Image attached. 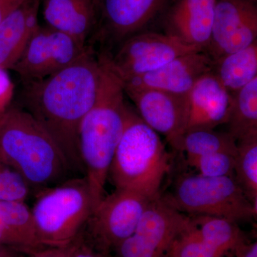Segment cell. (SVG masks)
<instances>
[{
	"label": "cell",
	"mask_w": 257,
	"mask_h": 257,
	"mask_svg": "<svg viewBox=\"0 0 257 257\" xmlns=\"http://www.w3.org/2000/svg\"><path fill=\"white\" fill-rule=\"evenodd\" d=\"M101 71L100 58L90 47L78 60L60 72L23 82L20 107L53 139L75 176L84 175L78 131L97 98Z\"/></svg>",
	"instance_id": "obj_1"
},
{
	"label": "cell",
	"mask_w": 257,
	"mask_h": 257,
	"mask_svg": "<svg viewBox=\"0 0 257 257\" xmlns=\"http://www.w3.org/2000/svg\"><path fill=\"white\" fill-rule=\"evenodd\" d=\"M102 64L95 103L79 125L78 147L84 177L92 195L94 210L104 197V187L130 108L119 79Z\"/></svg>",
	"instance_id": "obj_2"
},
{
	"label": "cell",
	"mask_w": 257,
	"mask_h": 257,
	"mask_svg": "<svg viewBox=\"0 0 257 257\" xmlns=\"http://www.w3.org/2000/svg\"><path fill=\"white\" fill-rule=\"evenodd\" d=\"M0 160L36 193L76 177L53 139L19 106L0 119Z\"/></svg>",
	"instance_id": "obj_3"
},
{
	"label": "cell",
	"mask_w": 257,
	"mask_h": 257,
	"mask_svg": "<svg viewBox=\"0 0 257 257\" xmlns=\"http://www.w3.org/2000/svg\"><path fill=\"white\" fill-rule=\"evenodd\" d=\"M170 168V154L159 134L130 109L108 177L116 189L135 191L154 199L160 196Z\"/></svg>",
	"instance_id": "obj_4"
},
{
	"label": "cell",
	"mask_w": 257,
	"mask_h": 257,
	"mask_svg": "<svg viewBox=\"0 0 257 257\" xmlns=\"http://www.w3.org/2000/svg\"><path fill=\"white\" fill-rule=\"evenodd\" d=\"M36 194L31 211L40 243L46 247L69 246L94 211L87 179L82 176L70 177Z\"/></svg>",
	"instance_id": "obj_5"
},
{
	"label": "cell",
	"mask_w": 257,
	"mask_h": 257,
	"mask_svg": "<svg viewBox=\"0 0 257 257\" xmlns=\"http://www.w3.org/2000/svg\"><path fill=\"white\" fill-rule=\"evenodd\" d=\"M165 199L192 216L223 217L238 222L256 216V208L234 176L210 177L197 174L181 177L173 194Z\"/></svg>",
	"instance_id": "obj_6"
},
{
	"label": "cell",
	"mask_w": 257,
	"mask_h": 257,
	"mask_svg": "<svg viewBox=\"0 0 257 257\" xmlns=\"http://www.w3.org/2000/svg\"><path fill=\"white\" fill-rule=\"evenodd\" d=\"M197 51L202 50L167 34L140 32L119 44L113 55L102 53L99 57L120 82H124Z\"/></svg>",
	"instance_id": "obj_7"
},
{
	"label": "cell",
	"mask_w": 257,
	"mask_h": 257,
	"mask_svg": "<svg viewBox=\"0 0 257 257\" xmlns=\"http://www.w3.org/2000/svg\"><path fill=\"white\" fill-rule=\"evenodd\" d=\"M190 221L191 216L160 195L149 203L135 233L113 250L114 257H167L174 239Z\"/></svg>",
	"instance_id": "obj_8"
},
{
	"label": "cell",
	"mask_w": 257,
	"mask_h": 257,
	"mask_svg": "<svg viewBox=\"0 0 257 257\" xmlns=\"http://www.w3.org/2000/svg\"><path fill=\"white\" fill-rule=\"evenodd\" d=\"M154 199L135 191L116 189L101 199L84 231L99 247L111 253L135 233L144 211Z\"/></svg>",
	"instance_id": "obj_9"
},
{
	"label": "cell",
	"mask_w": 257,
	"mask_h": 257,
	"mask_svg": "<svg viewBox=\"0 0 257 257\" xmlns=\"http://www.w3.org/2000/svg\"><path fill=\"white\" fill-rule=\"evenodd\" d=\"M89 47L47 25H39L11 69L23 82L46 78L74 63Z\"/></svg>",
	"instance_id": "obj_10"
},
{
	"label": "cell",
	"mask_w": 257,
	"mask_h": 257,
	"mask_svg": "<svg viewBox=\"0 0 257 257\" xmlns=\"http://www.w3.org/2000/svg\"><path fill=\"white\" fill-rule=\"evenodd\" d=\"M257 42L254 0H216L210 40L204 52L213 60Z\"/></svg>",
	"instance_id": "obj_11"
},
{
	"label": "cell",
	"mask_w": 257,
	"mask_h": 257,
	"mask_svg": "<svg viewBox=\"0 0 257 257\" xmlns=\"http://www.w3.org/2000/svg\"><path fill=\"white\" fill-rule=\"evenodd\" d=\"M170 0H97L98 41L116 47L128 37L143 31Z\"/></svg>",
	"instance_id": "obj_12"
},
{
	"label": "cell",
	"mask_w": 257,
	"mask_h": 257,
	"mask_svg": "<svg viewBox=\"0 0 257 257\" xmlns=\"http://www.w3.org/2000/svg\"><path fill=\"white\" fill-rule=\"evenodd\" d=\"M124 91L135 103L144 122L164 135L172 146L185 133L189 114L187 95L152 89H124Z\"/></svg>",
	"instance_id": "obj_13"
},
{
	"label": "cell",
	"mask_w": 257,
	"mask_h": 257,
	"mask_svg": "<svg viewBox=\"0 0 257 257\" xmlns=\"http://www.w3.org/2000/svg\"><path fill=\"white\" fill-rule=\"evenodd\" d=\"M213 60L204 51L179 56L152 72L121 82L124 89H152L187 96L198 79L212 70Z\"/></svg>",
	"instance_id": "obj_14"
},
{
	"label": "cell",
	"mask_w": 257,
	"mask_h": 257,
	"mask_svg": "<svg viewBox=\"0 0 257 257\" xmlns=\"http://www.w3.org/2000/svg\"><path fill=\"white\" fill-rule=\"evenodd\" d=\"M216 4V0H170L163 20L165 33L205 51Z\"/></svg>",
	"instance_id": "obj_15"
},
{
	"label": "cell",
	"mask_w": 257,
	"mask_h": 257,
	"mask_svg": "<svg viewBox=\"0 0 257 257\" xmlns=\"http://www.w3.org/2000/svg\"><path fill=\"white\" fill-rule=\"evenodd\" d=\"M232 99L233 96L211 71L204 74L187 94L189 114L186 132L199 128L212 130L226 124Z\"/></svg>",
	"instance_id": "obj_16"
},
{
	"label": "cell",
	"mask_w": 257,
	"mask_h": 257,
	"mask_svg": "<svg viewBox=\"0 0 257 257\" xmlns=\"http://www.w3.org/2000/svg\"><path fill=\"white\" fill-rule=\"evenodd\" d=\"M40 6L47 26L89 46L97 24V0H41Z\"/></svg>",
	"instance_id": "obj_17"
},
{
	"label": "cell",
	"mask_w": 257,
	"mask_h": 257,
	"mask_svg": "<svg viewBox=\"0 0 257 257\" xmlns=\"http://www.w3.org/2000/svg\"><path fill=\"white\" fill-rule=\"evenodd\" d=\"M41 0H27L0 23V67L11 69L39 27Z\"/></svg>",
	"instance_id": "obj_18"
},
{
	"label": "cell",
	"mask_w": 257,
	"mask_h": 257,
	"mask_svg": "<svg viewBox=\"0 0 257 257\" xmlns=\"http://www.w3.org/2000/svg\"><path fill=\"white\" fill-rule=\"evenodd\" d=\"M0 245L22 254L45 247L39 241L31 209L25 201L0 202Z\"/></svg>",
	"instance_id": "obj_19"
},
{
	"label": "cell",
	"mask_w": 257,
	"mask_h": 257,
	"mask_svg": "<svg viewBox=\"0 0 257 257\" xmlns=\"http://www.w3.org/2000/svg\"><path fill=\"white\" fill-rule=\"evenodd\" d=\"M211 72L231 96H234L257 78V42L213 60Z\"/></svg>",
	"instance_id": "obj_20"
},
{
	"label": "cell",
	"mask_w": 257,
	"mask_h": 257,
	"mask_svg": "<svg viewBox=\"0 0 257 257\" xmlns=\"http://www.w3.org/2000/svg\"><path fill=\"white\" fill-rule=\"evenodd\" d=\"M226 124L236 142L257 136V78L233 96Z\"/></svg>",
	"instance_id": "obj_21"
},
{
	"label": "cell",
	"mask_w": 257,
	"mask_h": 257,
	"mask_svg": "<svg viewBox=\"0 0 257 257\" xmlns=\"http://www.w3.org/2000/svg\"><path fill=\"white\" fill-rule=\"evenodd\" d=\"M236 141L229 133L208 128L186 132L174 144L176 150L185 152L187 157H197L216 152L236 154Z\"/></svg>",
	"instance_id": "obj_22"
},
{
	"label": "cell",
	"mask_w": 257,
	"mask_h": 257,
	"mask_svg": "<svg viewBox=\"0 0 257 257\" xmlns=\"http://www.w3.org/2000/svg\"><path fill=\"white\" fill-rule=\"evenodd\" d=\"M191 217L200 234L209 240L223 256L234 252L236 247L246 241L243 231L236 221L211 216Z\"/></svg>",
	"instance_id": "obj_23"
},
{
	"label": "cell",
	"mask_w": 257,
	"mask_h": 257,
	"mask_svg": "<svg viewBox=\"0 0 257 257\" xmlns=\"http://www.w3.org/2000/svg\"><path fill=\"white\" fill-rule=\"evenodd\" d=\"M234 174L254 207L257 205V136L236 142Z\"/></svg>",
	"instance_id": "obj_24"
},
{
	"label": "cell",
	"mask_w": 257,
	"mask_h": 257,
	"mask_svg": "<svg viewBox=\"0 0 257 257\" xmlns=\"http://www.w3.org/2000/svg\"><path fill=\"white\" fill-rule=\"evenodd\" d=\"M167 257H223L212 243L202 236L192 217L171 244Z\"/></svg>",
	"instance_id": "obj_25"
},
{
	"label": "cell",
	"mask_w": 257,
	"mask_h": 257,
	"mask_svg": "<svg viewBox=\"0 0 257 257\" xmlns=\"http://www.w3.org/2000/svg\"><path fill=\"white\" fill-rule=\"evenodd\" d=\"M187 163L199 175L210 177L234 175V154L216 152L197 157H187Z\"/></svg>",
	"instance_id": "obj_26"
},
{
	"label": "cell",
	"mask_w": 257,
	"mask_h": 257,
	"mask_svg": "<svg viewBox=\"0 0 257 257\" xmlns=\"http://www.w3.org/2000/svg\"><path fill=\"white\" fill-rule=\"evenodd\" d=\"M31 192L23 179L0 160V202H25Z\"/></svg>",
	"instance_id": "obj_27"
},
{
	"label": "cell",
	"mask_w": 257,
	"mask_h": 257,
	"mask_svg": "<svg viewBox=\"0 0 257 257\" xmlns=\"http://www.w3.org/2000/svg\"><path fill=\"white\" fill-rule=\"evenodd\" d=\"M69 248L70 257H111V253L99 247L84 229L69 244Z\"/></svg>",
	"instance_id": "obj_28"
},
{
	"label": "cell",
	"mask_w": 257,
	"mask_h": 257,
	"mask_svg": "<svg viewBox=\"0 0 257 257\" xmlns=\"http://www.w3.org/2000/svg\"><path fill=\"white\" fill-rule=\"evenodd\" d=\"M15 85L8 69L0 67V119L9 109L14 96Z\"/></svg>",
	"instance_id": "obj_29"
},
{
	"label": "cell",
	"mask_w": 257,
	"mask_h": 257,
	"mask_svg": "<svg viewBox=\"0 0 257 257\" xmlns=\"http://www.w3.org/2000/svg\"><path fill=\"white\" fill-rule=\"evenodd\" d=\"M18 257H70V248L69 246L63 247H42L31 253L19 255Z\"/></svg>",
	"instance_id": "obj_30"
},
{
	"label": "cell",
	"mask_w": 257,
	"mask_h": 257,
	"mask_svg": "<svg viewBox=\"0 0 257 257\" xmlns=\"http://www.w3.org/2000/svg\"><path fill=\"white\" fill-rule=\"evenodd\" d=\"M26 1L27 0H0V23Z\"/></svg>",
	"instance_id": "obj_31"
},
{
	"label": "cell",
	"mask_w": 257,
	"mask_h": 257,
	"mask_svg": "<svg viewBox=\"0 0 257 257\" xmlns=\"http://www.w3.org/2000/svg\"><path fill=\"white\" fill-rule=\"evenodd\" d=\"M236 257H257V242H244L236 248L234 252Z\"/></svg>",
	"instance_id": "obj_32"
},
{
	"label": "cell",
	"mask_w": 257,
	"mask_h": 257,
	"mask_svg": "<svg viewBox=\"0 0 257 257\" xmlns=\"http://www.w3.org/2000/svg\"><path fill=\"white\" fill-rule=\"evenodd\" d=\"M15 251L0 245V257H18Z\"/></svg>",
	"instance_id": "obj_33"
},
{
	"label": "cell",
	"mask_w": 257,
	"mask_h": 257,
	"mask_svg": "<svg viewBox=\"0 0 257 257\" xmlns=\"http://www.w3.org/2000/svg\"></svg>",
	"instance_id": "obj_34"
}]
</instances>
